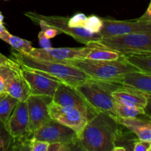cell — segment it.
Masks as SVG:
<instances>
[{
  "label": "cell",
  "mask_w": 151,
  "mask_h": 151,
  "mask_svg": "<svg viewBox=\"0 0 151 151\" xmlns=\"http://www.w3.org/2000/svg\"><path fill=\"white\" fill-rule=\"evenodd\" d=\"M118 125L115 116L97 112L78 135L75 145L86 151H112L119 137Z\"/></svg>",
  "instance_id": "cell-1"
},
{
  "label": "cell",
  "mask_w": 151,
  "mask_h": 151,
  "mask_svg": "<svg viewBox=\"0 0 151 151\" xmlns=\"http://www.w3.org/2000/svg\"><path fill=\"white\" fill-rule=\"evenodd\" d=\"M10 58L21 67L38 72L50 79L74 87L91 78L75 66L66 63L39 60L14 50L11 52V58Z\"/></svg>",
  "instance_id": "cell-2"
},
{
  "label": "cell",
  "mask_w": 151,
  "mask_h": 151,
  "mask_svg": "<svg viewBox=\"0 0 151 151\" xmlns=\"http://www.w3.org/2000/svg\"><path fill=\"white\" fill-rule=\"evenodd\" d=\"M122 86V84L118 82L90 78L75 88L95 113L105 112L116 117L115 100L112 97V92Z\"/></svg>",
  "instance_id": "cell-3"
},
{
  "label": "cell",
  "mask_w": 151,
  "mask_h": 151,
  "mask_svg": "<svg viewBox=\"0 0 151 151\" xmlns=\"http://www.w3.org/2000/svg\"><path fill=\"white\" fill-rule=\"evenodd\" d=\"M63 63L78 68L91 79L98 81L118 82L125 74L136 70L133 66L124 61L121 58L116 60H94L86 58L72 59Z\"/></svg>",
  "instance_id": "cell-4"
},
{
  "label": "cell",
  "mask_w": 151,
  "mask_h": 151,
  "mask_svg": "<svg viewBox=\"0 0 151 151\" xmlns=\"http://www.w3.org/2000/svg\"><path fill=\"white\" fill-rule=\"evenodd\" d=\"M92 48H104L119 55L135 52H151V32H133L103 37L100 40L86 44Z\"/></svg>",
  "instance_id": "cell-5"
},
{
  "label": "cell",
  "mask_w": 151,
  "mask_h": 151,
  "mask_svg": "<svg viewBox=\"0 0 151 151\" xmlns=\"http://www.w3.org/2000/svg\"><path fill=\"white\" fill-rule=\"evenodd\" d=\"M25 16L29 18L32 22L37 24L40 21H42L49 26L58 29L60 33H65L72 37L78 42L85 45L89 42L97 41L103 38L100 32H92L84 28L72 27L68 24V17L59 16H44L35 12H27Z\"/></svg>",
  "instance_id": "cell-6"
},
{
  "label": "cell",
  "mask_w": 151,
  "mask_h": 151,
  "mask_svg": "<svg viewBox=\"0 0 151 151\" xmlns=\"http://www.w3.org/2000/svg\"><path fill=\"white\" fill-rule=\"evenodd\" d=\"M6 127L13 138L11 150H28V142L31 135L29 131V117L26 101H19Z\"/></svg>",
  "instance_id": "cell-7"
},
{
  "label": "cell",
  "mask_w": 151,
  "mask_h": 151,
  "mask_svg": "<svg viewBox=\"0 0 151 151\" xmlns=\"http://www.w3.org/2000/svg\"><path fill=\"white\" fill-rule=\"evenodd\" d=\"M31 138L48 143L61 142L72 146L76 144L78 134L72 128L51 119L37 130Z\"/></svg>",
  "instance_id": "cell-8"
},
{
  "label": "cell",
  "mask_w": 151,
  "mask_h": 151,
  "mask_svg": "<svg viewBox=\"0 0 151 151\" xmlns=\"http://www.w3.org/2000/svg\"><path fill=\"white\" fill-rule=\"evenodd\" d=\"M48 111L52 119L73 129L78 135L88 120L78 109L60 106L52 100L48 104Z\"/></svg>",
  "instance_id": "cell-9"
},
{
  "label": "cell",
  "mask_w": 151,
  "mask_h": 151,
  "mask_svg": "<svg viewBox=\"0 0 151 151\" xmlns=\"http://www.w3.org/2000/svg\"><path fill=\"white\" fill-rule=\"evenodd\" d=\"M52 97L44 95L30 94L27 99L29 131L32 135L51 119L48 111V104L52 101Z\"/></svg>",
  "instance_id": "cell-10"
},
{
  "label": "cell",
  "mask_w": 151,
  "mask_h": 151,
  "mask_svg": "<svg viewBox=\"0 0 151 151\" xmlns=\"http://www.w3.org/2000/svg\"><path fill=\"white\" fill-rule=\"evenodd\" d=\"M92 49L91 47H63V48H33L28 54L36 59L47 61L63 63L66 60L72 59L85 58L88 52Z\"/></svg>",
  "instance_id": "cell-11"
},
{
  "label": "cell",
  "mask_w": 151,
  "mask_h": 151,
  "mask_svg": "<svg viewBox=\"0 0 151 151\" xmlns=\"http://www.w3.org/2000/svg\"><path fill=\"white\" fill-rule=\"evenodd\" d=\"M100 33L103 37L123 35L133 32H151V22L139 19L133 21L102 19Z\"/></svg>",
  "instance_id": "cell-12"
},
{
  "label": "cell",
  "mask_w": 151,
  "mask_h": 151,
  "mask_svg": "<svg viewBox=\"0 0 151 151\" xmlns=\"http://www.w3.org/2000/svg\"><path fill=\"white\" fill-rule=\"evenodd\" d=\"M52 100L60 106L78 109L80 111L83 113L88 119L96 114L88 106L75 87L63 83H60Z\"/></svg>",
  "instance_id": "cell-13"
},
{
  "label": "cell",
  "mask_w": 151,
  "mask_h": 151,
  "mask_svg": "<svg viewBox=\"0 0 151 151\" xmlns=\"http://www.w3.org/2000/svg\"><path fill=\"white\" fill-rule=\"evenodd\" d=\"M20 72L29 86L31 94L44 95L52 98L60 82L21 66Z\"/></svg>",
  "instance_id": "cell-14"
},
{
  "label": "cell",
  "mask_w": 151,
  "mask_h": 151,
  "mask_svg": "<svg viewBox=\"0 0 151 151\" xmlns=\"http://www.w3.org/2000/svg\"><path fill=\"white\" fill-rule=\"evenodd\" d=\"M112 97L115 101L128 106H137L145 110L150 103V97L144 93L131 88L122 86L112 92Z\"/></svg>",
  "instance_id": "cell-15"
},
{
  "label": "cell",
  "mask_w": 151,
  "mask_h": 151,
  "mask_svg": "<svg viewBox=\"0 0 151 151\" xmlns=\"http://www.w3.org/2000/svg\"><path fill=\"white\" fill-rule=\"evenodd\" d=\"M120 83L151 97V74L134 70L122 77Z\"/></svg>",
  "instance_id": "cell-16"
},
{
  "label": "cell",
  "mask_w": 151,
  "mask_h": 151,
  "mask_svg": "<svg viewBox=\"0 0 151 151\" xmlns=\"http://www.w3.org/2000/svg\"><path fill=\"white\" fill-rule=\"evenodd\" d=\"M5 92L19 101H26L31 94L30 89L20 72V66L14 70L13 77L7 81L5 86Z\"/></svg>",
  "instance_id": "cell-17"
},
{
  "label": "cell",
  "mask_w": 151,
  "mask_h": 151,
  "mask_svg": "<svg viewBox=\"0 0 151 151\" xmlns=\"http://www.w3.org/2000/svg\"><path fill=\"white\" fill-rule=\"evenodd\" d=\"M119 125L126 127L135 134L139 140L151 142V124L150 121L143 120L137 117L116 116Z\"/></svg>",
  "instance_id": "cell-18"
},
{
  "label": "cell",
  "mask_w": 151,
  "mask_h": 151,
  "mask_svg": "<svg viewBox=\"0 0 151 151\" xmlns=\"http://www.w3.org/2000/svg\"><path fill=\"white\" fill-rule=\"evenodd\" d=\"M120 58L136 70L151 74V52L128 53Z\"/></svg>",
  "instance_id": "cell-19"
},
{
  "label": "cell",
  "mask_w": 151,
  "mask_h": 151,
  "mask_svg": "<svg viewBox=\"0 0 151 151\" xmlns=\"http://www.w3.org/2000/svg\"><path fill=\"white\" fill-rule=\"evenodd\" d=\"M18 103L17 99L7 93H0V121L5 125Z\"/></svg>",
  "instance_id": "cell-20"
},
{
  "label": "cell",
  "mask_w": 151,
  "mask_h": 151,
  "mask_svg": "<svg viewBox=\"0 0 151 151\" xmlns=\"http://www.w3.org/2000/svg\"><path fill=\"white\" fill-rule=\"evenodd\" d=\"M0 39L10 44L13 50L19 52L28 54L32 49L31 41L11 35L7 30L1 34Z\"/></svg>",
  "instance_id": "cell-21"
},
{
  "label": "cell",
  "mask_w": 151,
  "mask_h": 151,
  "mask_svg": "<svg viewBox=\"0 0 151 151\" xmlns=\"http://www.w3.org/2000/svg\"><path fill=\"white\" fill-rule=\"evenodd\" d=\"M120 55L113 50L104 48H92L85 58L94 60H116Z\"/></svg>",
  "instance_id": "cell-22"
},
{
  "label": "cell",
  "mask_w": 151,
  "mask_h": 151,
  "mask_svg": "<svg viewBox=\"0 0 151 151\" xmlns=\"http://www.w3.org/2000/svg\"><path fill=\"white\" fill-rule=\"evenodd\" d=\"M114 110L116 116L120 117H137L138 115L146 114L144 109L137 106H128L115 101Z\"/></svg>",
  "instance_id": "cell-23"
},
{
  "label": "cell",
  "mask_w": 151,
  "mask_h": 151,
  "mask_svg": "<svg viewBox=\"0 0 151 151\" xmlns=\"http://www.w3.org/2000/svg\"><path fill=\"white\" fill-rule=\"evenodd\" d=\"M13 138L10 136L6 125L0 121V151H7L11 149Z\"/></svg>",
  "instance_id": "cell-24"
},
{
  "label": "cell",
  "mask_w": 151,
  "mask_h": 151,
  "mask_svg": "<svg viewBox=\"0 0 151 151\" xmlns=\"http://www.w3.org/2000/svg\"><path fill=\"white\" fill-rule=\"evenodd\" d=\"M17 67H19V65L15 67L11 66H0V93L5 92V86L7 81L13 77L14 70Z\"/></svg>",
  "instance_id": "cell-25"
},
{
  "label": "cell",
  "mask_w": 151,
  "mask_h": 151,
  "mask_svg": "<svg viewBox=\"0 0 151 151\" xmlns=\"http://www.w3.org/2000/svg\"><path fill=\"white\" fill-rule=\"evenodd\" d=\"M103 23L102 19L95 16H91L87 17L86 23L85 25V29L92 32H99Z\"/></svg>",
  "instance_id": "cell-26"
},
{
  "label": "cell",
  "mask_w": 151,
  "mask_h": 151,
  "mask_svg": "<svg viewBox=\"0 0 151 151\" xmlns=\"http://www.w3.org/2000/svg\"><path fill=\"white\" fill-rule=\"evenodd\" d=\"M49 144L47 142L41 141L31 138L28 142V150L30 151H47Z\"/></svg>",
  "instance_id": "cell-27"
},
{
  "label": "cell",
  "mask_w": 151,
  "mask_h": 151,
  "mask_svg": "<svg viewBox=\"0 0 151 151\" xmlns=\"http://www.w3.org/2000/svg\"><path fill=\"white\" fill-rule=\"evenodd\" d=\"M86 19L87 17L85 15L83 14V13H78L71 19H69L68 24H69V26L72 27H79L85 29Z\"/></svg>",
  "instance_id": "cell-28"
},
{
  "label": "cell",
  "mask_w": 151,
  "mask_h": 151,
  "mask_svg": "<svg viewBox=\"0 0 151 151\" xmlns=\"http://www.w3.org/2000/svg\"><path fill=\"white\" fill-rule=\"evenodd\" d=\"M151 150V142L139 140L134 142V151H150Z\"/></svg>",
  "instance_id": "cell-29"
},
{
  "label": "cell",
  "mask_w": 151,
  "mask_h": 151,
  "mask_svg": "<svg viewBox=\"0 0 151 151\" xmlns=\"http://www.w3.org/2000/svg\"><path fill=\"white\" fill-rule=\"evenodd\" d=\"M72 150L70 145L61 142H53L49 144L47 151H69Z\"/></svg>",
  "instance_id": "cell-30"
},
{
  "label": "cell",
  "mask_w": 151,
  "mask_h": 151,
  "mask_svg": "<svg viewBox=\"0 0 151 151\" xmlns=\"http://www.w3.org/2000/svg\"><path fill=\"white\" fill-rule=\"evenodd\" d=\"M38 42H39L40 46H41V48L43 49H48L51 48L52 47V44L50 42V39L47 38V37L44 35L43 31H40L39 33H38Z\"/></svg>",
  "instance_id": "cell-31"
},
{
  "label": "cell",
  "mask_w": 151,
  "mask_h": 151,
  "mask_svg": "<svg viewBox=\"0 0 151 151\" xmlns=\"http://www.w3.org/2000/svg\"><path fill=\"white\" fill-rule=\"evenodd\" d=\"M3 66L15 67V66H18V64L16 62L13 61L12 59L8 58L6 57L5 55H4L0 52V66Z\"/></svg>",
  "instance_id": "cell-32"
},
{
  "label": "cell",
  "mask_w": 151,
  "mask_h": 151,
  "mask_svg": "<svg viewBox=\"0 0 151 151\" xmlns=\"http://www.w3.org/2000/svg\"><path fill=\"white\" fill-rule=\"evenodd\" d=\"M150 8H151V4L150 3L148 6V8L147 9L145 13L142 15L140 18H139L141 20H144V21H147V22H151V13H150Z\"/></svg>",
  "instance_id": "cell-33"
},
{
  "label": "cell",
  "mask_w": 151,
  "mask_h": 151,
  "mask_svg": "<svg viewBox=\"0 0 151 151\" xmlns=\"http://www.w3.org/2000/svg\"><path fill=\"white\" fill-rule=\"evenodd\" d=\"M127 149L125 148V147H122V146L120 145H115L114 147H113V149H112V151H125Z\"/></svg>",
  "instance_id": "cell-34"
},
{
  "label": "cell",
  "mask_w": 151,
  "mask_h": 151,
  "mask_svg": "<svg viewBox=\"0 0 151 151\" xmlns=\"http://www.w3.org/2000/svg\"><path fill=\"white\" fill-rule=\"evenodd\" d=\"M6 30H7V29H6L5 27L4 26L3 23H0V36H1V34H2L3 32Z\"/></svg>",
  "instance_id": "cell-35"
},
{
  "label": "cell",
  "mask_w": 151,
  "mask_h": 151,
  "mask_svg": "<svg viewBox=\"0 0 151 151\" xmlns=\"http://www.w3.org/2000/svg\"><path fill=\"white\" fill-rule=\"evenodd\" d=\"M3 20H4V16H3V15L0 12V23H3Z\"/></svg>",
  "instance_id": "cell-36"
},
{
  "label": "cell",
  "mask_w": 151,
  "mask_h": 151,
  "mask_svg": "<svg viewBox=\"0 0 151 151\" xmlns=\"http://www.w3.org/2000/svg\"><path fill=\"white\" fill-rule=\"evenodd\" d=\"M5 1H8V0H5Z\"/></svg>",
  "instance_id": "cell-37"
}]
</instances>
